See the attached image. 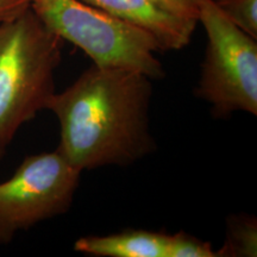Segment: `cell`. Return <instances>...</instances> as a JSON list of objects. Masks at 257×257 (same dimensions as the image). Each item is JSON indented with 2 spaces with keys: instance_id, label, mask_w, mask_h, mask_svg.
<instances>
[{
  "instance_id": "cell-11",
  "label": "cell",
  "mask_w": 257,
  "mask_h": 257,
  "mask_svg": "<svg viewBox=\"0 0 257 257\" xmlns=\"http://www.w3.org/2000/svg\"><path fill=\"white\" fill-rule=\"evenodd\" d=\"M150 2L180 18L198 22V8L194 0H150Z\"/></svg>"
},
{
  "instance_id": "cell-9",
  "label": "cell",
  "mask_w": 257,
  "mask_h": 257,
  "mask_svg": "<svg viewBox=\"0 0 257 257\" xmlns=\"http://www.w3.org/2000/svg\"><path fill=\"white\" fill-rule=\"evenodd\" d=\"M214 3L229 21L257 40V0H214Z\"/></svg>"
},
{
  "instance_id": "cell-1",
  "label": "cell",
  "mask_w": 257,
  "mask_h": 257,
  "mask_svg": "<svg viewBox=\"0 0 257 257\" xmlns=\"http://www.w3.org/2000/svg\"><path fill=\"white\" fill-rule=\"evenodd\" d=\"M153 80L123 68L93 64L48 108L60 125L57 149L74 167H127L155 150L150 131Z\"/></svg>"
},
{
  "instance_id": "cell-12",
  "label": "cell",
  "mask_w": 257,
  "mask_h": 257,
  "mask_svg": "<svg viewBox=\"0 0 257 257\" xmlns=\"http://www.w3.org/2000/svg\"><path fill=\"white\" fill-rule=\"evenodd\" d=\"M28 8L29 0H0V22L22 14Z\"/></svg>"
},
{
  "instance_id": "cell-4",
  "label": "cell",
  "mask_w": 257,
  "mask_h": 257,
  "mask_svg": "<svg viewBox=\"0 0 257 257\" xmlns=\"http://www.w3.org/2000/svg\"><path fill=\"white\" fill-rule=\"evenodd\" d=\"M207 44L195 95L214 118L234 112L257 114V40L240 30L214 0H194Z\"/></svg>"
},
{
  "instance_id": "cell-8",
  "label": "cell",
  "mask_w": 257,
  "mask_h": 257,
  "mask_svg": "<svg viewBox=\"0 0 257 257\" xmlns=\"http://www.w3.org/2000/svg\"><path fill=\"white\" fill-rule=\"evenodd\" d=\"M216 251L217 257H256V218L245 213L232 214L227 218L225 240Z\"/></svg>"
},
{
  "instance_id": "cell-3",
  "label": "cell",
  "mask_w": 257,
  "mask_h": 257,
  "mask_svg": "<svg viewBox=\"0 0 257 257\" xmlns=\"http://www.w3.org/2000/svg\"><path fill=\"white\" fill-rule=\"evenodd\" d=\"M29 8L63 42L81 49L101 68L142 73L153 81L166 76L156 41L142 29L82 0H29Z\"/></svg>"
},
{
  "instance_id": "cell-7",
  "label": "cell",
  "mask_w": 257,
  "mask_h": 257,
  "mask_svg": "<svg viewBox=\"0 0 257 257\" xmlns=\"http://www.w3.org/2000/svg\"><path fill=\"white\" fill-rule=\"evenodd\" d=\"M168 236L165 232L127 229L106 236H85L74 250L95 257H167Z\"/></svg>"
},
{
  "instance_id": "cell-10",
  "label": "cell",
  "mask_w": 257,
  "mask_h": 257,
  "mask_svg": "<svg viewBox=\"0 0 257 257\" xmlns=\"http://www.w3.org/2000/svg\"><path fill=\"white\" fill-rule=\"evenodd\" d=\"M167 257H217L211 242H205L186 232L169 234Z\"/></svg>"
},
{
  "instance_id": "cell-2",
  "label": "cell",
  "mask_w": 257,
  "mask_h": 257,
  "mask_svg": "<svg viewBox=\"0 0 257 257\" xmlns=\"http://www.w3.org/2000/svg\"><path fill=\"white\" fill-rule=\"evenodd\" d=\"M63 43L30 8L0 22V161L19 128L56 93Z\"/></svg>"
},
{
  "instance_id": "cell-5",
  "label": "cell",
  "mask_w": 257,
  "mask_h": 257,
  "mask_svg": "<svg viewBox=\"0 0 257 257\" xmlns=\"http://www.w3.org/2000/svg\"><path fill=\"white\" fill-rule=\"evenodd\" d=\"M81 173L59 149L25 157L11 178L0 182V245L11 243L19 231L67 213Z\"/></svg>"
},
{
  "instance_id": "cell-6",
  "label": "cell",
  "mask_w": 257,
  "mask_h": 257,
  "mask_svg": "<svg viewBox=\"0 0 257 257\" xmlns=\"http://www.w3.org/2000/svg\"><path fill=\"white\" fill-rule=\"evenodd\" d=\"M106 14L142 29L156 41L160 51L181 50L188 46L198 22L180 18L150 0H82Z\"/></svg>"
}]
</instances>
